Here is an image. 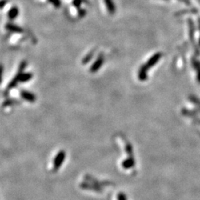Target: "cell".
<instances>
[{
  "instance_id": "obj_1",
  "label": "cell",
  "mask_w": 200,
  "mask_h": 200,
  "mask_svg": "<svg viewBox=\"0 0 200 200\" xmlns=\"http://www.w3.org/2000/svg\"><path fill=\"white\" fill-rule=\"evenodd\" d=\"M103 62H104V57H103L102 55H100L99 57L97 58V59L96 60L95 62L93 64L91 68H90V72L94 73L97 71V70L102 67Z\"/></svg>"
},
{
  "instance_id": "obj_2",
  "label": "cell",
  "mask_w": 200,
  "mask_h": 200,
  "mask_svg": "<svg viewBox=\"0 0 200 200\" xmlns=\"http://www.w3.org/2000/svg\"><path fill=\"white\" fill-rule=\"evenodd\" d=\"M161 57H162L161 53H156V54H154L151 58H150V59L148 61L146 65L148 67V68H151V67H154V65H155L156 63L159 61V59H161Z\"/></svg>"
},
{
  "instance_id": "obj_3",
  "label": "cell",
  "mask_w": 200,
  "mask_h": 200,
  "mask_svg": "<svg viewBox=\"0 0 200 200\" xmlns=\"http://www.w3.org/2000/svg\"><path fill=\"white\" fill-rule=\"evenodd\" d=\"M65 157V153L64 151H61L59 153L57 156H56L55 162H54V167L55 169H58L60 167V165H62V163L64 162Z\"/></svg>"
},
{
  "instance_id": "obj_4",
  "label": "cell",
  "mask_w": 200,
  "mask_h": 200,
  "mask_svg": "<svg viewBox=\"0 0 200 200\" xmlns=\"http://www.w3.org/2000/svg\"><path fill=\"white\" fill-rule=\"evenodd\" d=\"M148 70V67L146 65H143L140 68L139 71V79L140 80L144 81V80L147 79V78H148V75H147Z\"/></svg>"
},
{
  "instance_id": "obj_5",
  "label": "cell",
  "mask_w": 200,
  "mask_h": 200,
  "mask_svg": "<svg viewBox=\"0 0 200 200\" xmlns=\"http://www.w3.org/2000/svg\"><path fill=\"white\" fill-rule=\"evenodd\" d=\"M5 28L10 32L14 33H21L23 31V29L20 28L18 25L13 24V23H8L5 25Z\"/></svg>"
},
{
  "instance_id": "obj_6",
  "label": "cell",
  "mask_w": 200,
  "mask_h": 200,
  "mask_svg": "<svg viewBox=\"0 0 200 200\" xmlns=\"http://www.w3.org/2000/svg\"><path fill=\"white\" fill-rule=\"evenodd\" d=\"M19 8L16 6L12 7V8H10V10H9V11L8 12V19H10L11 20L15 19L18 16V15H19Z\"/></svg>"
},
{
  "instance_id": "obj_7",
  "label": "cell",
  "mask_w": 200,
  "mask_h": 200,
  "mask_svg": "<svg viewBox=\"0 0 200 200\" xmlns=\"http://www.w3.org/2000/svg\"><path fill=\"white\" fill-rule=\"evenodd\" d=\"M104 1L109 14H114L116 12V6L114 5V1L113 0H104Z\"/></svg>"
},
{
  "instance_id": "obj_8",
  "label": "cell",
  "mask_w": 200,
  "mask_h": 200,
  "mask_svg": "<svg viewBox=\"0 0 200 200\" xmlns=\"http://www.w3.org/2000/svg\"><path fill=\"white\" fill-rule=\"evenodd\" d=\"M133 165H134V162L133 159H129L123 162V167L125 168H130V167L133 166Z\"/></svg>"
},
{
  "instance_id": "obj_9",
  "label": "cell",
  "mask_w": 200,
  "mask_h": 200,
  "mask_svg": "<svg viewBox=\"0 0 200 200\" xmlns=\"http://www.w3.org/2000/svg\"><path fill=\"white\" fill-rule=\"evenodd\" d=\"M55 8H59L61 5V1L60 0H48Z\"/></svg>"
},
{
  "instance_id": "obj_10",
  "label": "cell",
  "mask_w": 200,
  "mask_h": 200,
  "mask_svg": "<svg viewBox=\"0 0 200 200\" xmlns=\"http://www.w3.org/2000/svg\"><path fill=\"white\" fill-rule=\"evenodd\" d=\"M93 56H94V53H90V54H89L88 55L86 56V57H85L84 60H83V63H88V62L91 59V58L93 57Z\"/></svg>"
},
{
  "instance_id": "obj_11",
  "label": "cell",
  "mask_w": 200,
  "mask_h": 200,
  "mask_svg": "<svg viewBox=\"0 0 200 200\" xmlns=\"http://www.w3.org/2000/svg\"><path fill=\"white\" fill-rule=\"evenodd\" d=\"M8 2V0H1L0 1V9H2L5 7V5Z\"/></svg>"
},
{
  "instance_id": "obj_12",
  "label": "cell",
  "mask_w": 200,
  "mask_h": 200,
  "mask_svg": "<svg viewBox=\"0 0 200 200\" xmlns=\"http://www.w3.org/2000/svg\"><path fill=\"white\" fill-rule=\"evenodd\" d=\"M81 3H82L81 0H74V2H73V4L75 5L76 7L79 8V7L80 6V5H81Z\"/></svg>"
},
{
  "instance_id": "obj_13",
  "label": "cell",
  "mask_w": 200,
  "mask_h": 200,
  "mask_svg": "<svg viewBox=\"0 0 200 200\" xmlns=\"http://www.w3.org/2000/svg\"><path fill=\"white\" fill-rule=\"evenodd\" d=\"M118 200H126V197H125V195L122 193L119 194V196H118Z\"/></svg>"
}]
</instances>
